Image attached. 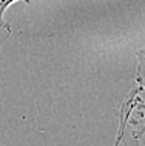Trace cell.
<instances>
[{
    "label": "cell",
    "mask_w": 145,
    "mask_h": 146,
    "mask_svg": "<svg viewBox=\"0 0 145 146\" xmlns=\"http://www.w3.org/2000/svg\"><path fill=\"white\" fill-rule=\"evenodd\" d=\"M114 146H145V88L136 86L124 98Z\"/></svg>",
    "instance_id": "cell-1"
},
{
    "label": "cell",
    "mask_w": 145,
    "mask_h": 146,
    "mask_svg": "<svg viewBox=\"0 0 145 146\" xmlns=\"http://www.w3.org/2000/svg\"><path fill=\"white\" fill-rule=\"evenodd\" d=\"M17 0H0V52H2V46L11 35V25L5 20V11L8 9V6L13 5ZM23 2L29 3V0H23Z\"/></svg>",
    "instance_id": "cell-2"
},
{
    "label": "cell",
    "mask_w": 145,
    "mask_h": 146,
    "mask_svg": "<svg viewBox=\"0 0 145 146\" xmlns=\"http://www.w3.org/2000/svg\"><path fill=\"white\" fill-rule=\"evenodd\" d=\"M136 83L140 88H145V46L138 52L136 63Z\"/></svg>",
    "instance_id": "cell-3"
}]
</instances>
